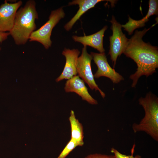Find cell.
Wrapping results in <instances>:
<instances>
[{"mask_svg": "<svg viewBox=\"0 0 158 158\" xmlns=\"http://www.w3.org/2000/svg\"><path fill=\"white\" fill-rule=\"evenodd\" d=\"M92 59V56L87 52V47H84L81 55L77 59V73L78 76L88 85L91 90L98 91L102 98H104L105 97V94L99 88L94 80L91 68V61Z\"/></svg>", "mask_w": 158, "mask_h": 158, "instance_id": "6", "label": "cell"}, {"mask_svg": "<svg viewBox=\"0 0 158 158\" xmlns=\"http://www.w3.org/2000/svg\"><path fill=\"white\" fill-rule=\"evenodd\" d=\"M38 18L34 0L28 1L23 7L17 11L13 26L9 32L16 44L26 43L36 28L35 21Z\"/></svg>", "mask_w": 158, "mask_h": 158, "instance_id": "2", "label": "cell"}, {"mask_svg": "<svg viewBox=\"0 0 158 158\" xmlns=\"http://www.w3.org/2000/svg\"><path fill=\"white\" fill-rule=\"evenodd\" d=\"M135 147V145L134 144L133 145L131 150V154L129 155L122 154L113 147L111 149V152L114 154L115 158H141V157L138 155L135 156H133Z\"/></svg>", "mask_w": 158, "mask_h": 158, "instance_id": "16", "label": "cell"}, {"mask_svg": "<svg viewBox=\"0 0 158 158\" xmlns=\"http://www.w3.org/2000/svg\"><path fill=\"white\" fill-rule=\"evenodd\" d=\"M85 158H115L114 155H107L100 154H89Z\"/></svg>", "mask_w": 158, "mask_h": 158, "instance_id": "17", "label": "cell"}, {"mask_svg": "<svg viewBox=\"0 0 158 158\" xmlns=\"http://www.w3.org/2000/svg\"><path fill=\"white\" fill-rule=\"evenodd\" d=\"M10 35L9 32H2L0 31V43H1L2 42L6 40L8 36ZM1 48L0 47V51Z\"/></svg>", "mask_w": 158, "mask_h": 158, "instance_id": "18", "label": "cell"}, {"mask_svg": "<svg viewBox=\"0 0 158 158\" xmlns=\"http://www.w3.org/2000/svg\"><path fill=\"white\" fill-rule=\"evenodd\" d=\"M90 54L98 68L93 75L94 77L98 78L102 76L107 77L114 84L118 83L124 80L122 75L110 66L104 52L98 53L91 52Z\"/></svg>", "mask_w": 158, "mask_h": 158, "instance_id": "7", "label": "cell"}, {"mask_svg": "<svg viewBox=\"0 0 158 158\" xmlns=\"http://www.w3.org/2000/svg\"><path fill=\"white\" fill-rule=\"evenodd\" d=\"M110 22L111 23V29L112 35L109 37L110 49L109 54L115 67L118 56L123 53L126 47L128 39L122 31L121 26L116 20L114 16Z\"/></svg>", "mask_w": 158, "mask_h": 158, "instance_id": "5", "label": "cell"}, {"mask_svg": "<svg viewBox=\"0 0 158 158\" xmlns=\"http://www.w3.org/2000/svg\"><path fill=\"white\" fill-rule=\"evenodd\" d=\"M107 28L105 26L99 31L90 35L83 36L75 35L72 38L75 42L81 43L84 47L89 46L97 49L100 53H103L105 50L103 46V38Z\"/></svg>", "mask_w": 158, "mask_h": 158, "instance_id": "12", "label": "cell"}, {"mask_svg": "<svg viewBox=\"0 0 158 158\" xmlns=\"http://www.w3.org/2000/svg\"><path fill=\"white\" fill-rule=\"evenodd\" d=\"M149 8L148 12L145 17L139 20L132 19L128 16V21L124 25H121L129 35L132 34L136 29L144 27L145 23L149 20V18L152 15H157L158 13V1L157 0H150L149 2Z\"/></svg>", "mask_w": 158, "mask_h": 158, "instance_id": "11", "label": "cell"}, {"mask_svg": "<svg viewBox=\"0 0 158 158\" xmlns=\"http://www.w3.org/2000/svg\"><path fill=\"white\" fill-rule=\"evenodd\" d=\"M71 129V139L78 142L82 146L84 145L83 127L75 116L74 112L71 110L69 117Z\"/></svg>", "mask_w": 158, "mask_h": 158, "instance_id": "14", "label": "cell"}, {"mask_svg": "<svg viewBox=\"0 0 158 158\" xmlns=\"http://www.w3.org/2000/svg\"><path fill=\"white\" fill-rule=\"evenodd\" d=\"M64 90L66 92H74L80 96L82 99L92 105H97V101L90 94L84 81L78 75L73 76L66 82Z\"/></svg>", "mask_w": 158, "mask_h": 158, "instance_id": "10", "label": "cell"}, {"mask_svg": "<svg viewBox=\"0 0 158 158\" xmlns=\"http://www.w3.org/2000/svg\"><path fill=\"white\" fill-rule=\"evenodd\" d=\"M22 2L9 3L6 0L0 6V31L9 32L13 25L16 13Z\"/></svg>", "mask_w": 158, "mask_h": 158, "instance_id": "8", "label": "cell"}, {"mask_svg": "<svg viewBox=\"0 0 158 158\" xmlns=\"http://www.w3.org/2000/svg\"><path fill=\"white\" fill-rule=\"evenodd\" d=\"M140 105L145 112L144 117L138 123H134L132 126L134 133L143 132L150 135L155 141H158V98L150 92L145 97H140Z\"/></svg>", "mask_w": 158, "mask_h": 158, "instance_id": "3", "label": "cell"}, {"mask_svg": "<svg viewBox=\"0 0 158 158\" xmlns=\"http://www.w3.org/2000/svg\"><path fill=\"white\" fill-rule=\"evenodd\" d=\"M154 24L148 29L142 31L136 30L128 40L123 53L132 59L136 63L137 68L135 73L130 76L133 80L131 87H135L139 78L142 75L147 77L156 72L158 67V50L157 47L146 43L142 38Z\"/></svg>", "mask_w": 158, "mask_h": 158, "instance_id": "1", "label": "cell"}, {"mask_svg": "<svg viewBox=\"0 0 158 158\" xmlns=\"http://www.w3.org/2000/svg\"><path fill=\"white\" fill-rule=\"evenodd\" d=\"M80 146L77 141L71 139L57 158H65L77 146Z\"/></svg>", "mask_w": 158, "mask_h": 158, "instance_id": "15", "label": "cell"}, {"mask_svg": "<svg viewBox=\"0 0 158 158\" xmlns=\"http://www.w3.org/2000/svg\"><path fill=\"white\" fill-rule=\"evenodd\" d=\"M104 0H75L70 2L69 5L77 4L79 9L75 15L64 26L67 31L70 30L76 22L81 16L89 9L94 7L97 3L104 1Z\"/></svg>", "mask_w": 158, "mask_h": 158, "instance_id": "13", "label": "cell"}, {"mask_svg": "<svg viewBox=\"0 0 158 158\" xmlns=\"http://www.w3.org/2000/svg\"><path fill=\"white\" fill-rule=\"evenodd\" d=\"M80 53L78 49H64L62 54L66 58V63L62 73L56 80V82L65 79L68 80L76 75L77 62Z\"/></svg>", "mask_w": 158, "mask_h": 158, "instance_id": "9", "label": "cell"}, {"mask_svg": "<svg viewBox=\"0 0 158 158\" xmlns=\"http://www.w3.org/2000/svg\"><path fill=\"white\" fill-rule=\"evenodd\" d=\"M65 16V13L62 7L52 11L48 21L31 34L29 38L30 41L38 42L46 49H49L52 44L51 36L53 29Z\"/></svg>", "mask_w": 158, "mask_h": 158, "instance_id": "4", "label": "cell"}]
</instances>
